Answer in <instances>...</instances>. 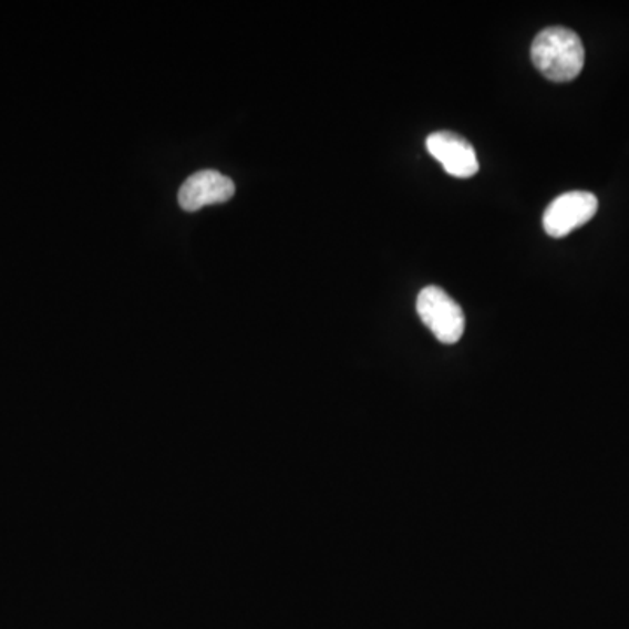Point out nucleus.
<instances>
[{
  "instance_id": "nucleus-3",
  "label": "nucleus",
  "mask_w": 629,
  "mask_h": 629,
  "mask_svg": "<svg viewBox=\"0 0 629 629\" xmlns=\"http://www.w3.org/2000/svg\"><path fill=\"white\" fill-rule=\"evenodd\" d=\"M598 198L588 190H571L558 196L544 214V229L553 238H564L595 217Z\"/></svg>"
},
{
  "instance_id": "nucleus-5",
  "label": "nucleus",
  "mask_w": 629,
  "mask_h": 629,
  "mask_svg": "<svg viewBox=\"0 0 629 629\" xmlns=\"http://www.w3.org/2000/svg\"><path fill=\"white\" fill-rule=\"evenodd\" d=\"M235 195L231 178L216 171L190 175L178 189V205L186 212H196L207 205L226 204Z\"/></svg>"
},
{
  "instance_id": "nucleus-2",
  "label": "nucleus",
  "mask_w": 629,
  "mask_h": 629,
  "mask_svg": "<svg viewBox=\"0 0 629 629\" xmlns=\"http://www.w3.org/2000/svg\"><path fill=\"white\" fill-rule=\"evenodd\" d=\"M416 311L441 343L455 344L464 336V310L441 287H425L416 299Z\"/></svg>"
},
{
  "instance_id": "nucleus-4",
  "label": "nucleus",
  "mask_w": 629,
  "mask_h": 629,
  "mask_svg": "<svg viewBox=\"0 0 629 629\" xmlns=\"http://www.w3.org/2000/svg\"><path fill=\"white\" fill-rule=\"evenodd\" d=\"M426 151L443 165L452 177L468 178L480 172L477 154L471 142L458 133L435 132L426 138Z\"/></svg>"
},
{
  "instance_id": "nucleus-1",
  "label": "nucleus",
  "mask_w": 629,
  "mask_h": 629,
  "mask_svg": "<svg viewBox=\"0 0 629 629\" xmlns=\"http://www.w3.org/2000/svg\"><path fill=\"white\" fill-rule=\"evenodd\" d=\"M584 60L582 41L565 27L543 30L532 44V62L544 78L555 83L574 81L582 72Z\"/></svg>"
}]
</instances>
